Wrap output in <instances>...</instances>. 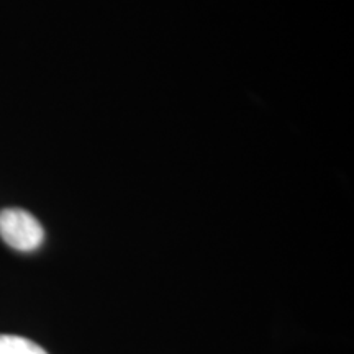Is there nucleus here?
Returning a JSON list of instances; mask_svg holds the SVG:
<instances>
[{"instance_id":"f03ea898","label":"nucleus","mask_w":354,"mask_h":354,"mask_svg":"<svg viewBox=\"0 0 354 354\" xmlns=\"http://www.w3.org/2000/svg\"><path fill=\"white\" fill-rule=\"evenodd\" d=\"M0 354H48L39 344L24 336L0 335Z\"/></svg>"},{"instance_id":"f257e3e1","label":"nucleus","mask_w":354,"mask_h":354,"mask_svg":"<svg viewBox=\"0 0 354 354\" xmlns=\"http://www.w3.org/2000/svg\"><path fill=\"white\" fill-rule=\"evenodd\" d=\"M0 238L13 250L32 253L44 241L41 223L21 209H6L0 212Z\"/></svg>"}]
</instances>
